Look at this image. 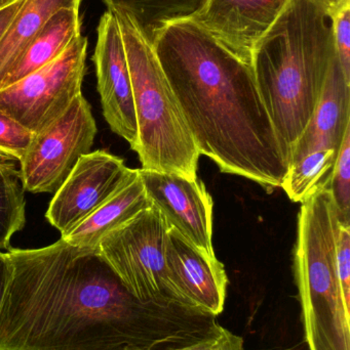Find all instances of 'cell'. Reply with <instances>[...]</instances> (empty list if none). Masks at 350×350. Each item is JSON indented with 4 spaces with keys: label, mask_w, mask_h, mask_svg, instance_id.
Segmentation results:
<instances>
[{
    "label": "cell",
    "mask_w": 350,
    "mask_h": 350,
    "mask_svg": "<svg viewBox=\"0 0 350 350\" xmlns=\"http://www.w3.org/2000/svg\"><path fill=\"white\" fill-rule=\"evenodd\" d=\"M139 170L100 207L61 236L67 244L96 250L102 239L140 212L151 207Z\"/></svg>",
    "instance_id": "14"
},
{
    "label": "cell",
    "mask_w": 350,
    "mask_h": 350,
    "mask_svg": "<svg viewBox=\"0 0 350 350\" xmlns=\"http://www.w3.org/2000/svg\"><path fill=\"white\" fill-rule=\"evenodd\" d=\"M338 152L321 150L289 166L281 187L291 201L302 203L318 187H328Z\"/></svg>",
    "instance_id": "18"
},
{
    "label": "cell",
    "mask_w": 350,
    "mask_h": 350,
    "mask_svg": "<svg viewBox=\"0 0 350 350\" xmlns=\"http://www.w3.org/2000/svg\"><path fill=\"white\" fill-rule=\"evenodd\" d=\"M166 265L172 283L189 308L218 317L224 310L228 278L223 263L168 228Z\"/></svg>",
    "instance_id": "12"
},
{
    "label": "cell",
    "mask_w": 350,
    "mask_h": 350,
    "mask_svg": "<svg viewBox=\"0 0 350 350\" xmlns=\"http://www.w3.org/2000/svg\"><path fill=\"white\" fill-rule=\"evenodd\" d=\"M329 189L341 226H350V129L339 149Z\"/></svg>",
    "instance_id": "20"
},
{
    "label": "cell",
    "mask_w": 350,
    "mask_h": 350,
    "mask_svg": "<svg viewBox=\"0 0 350 350\" xmlns=\"http://www.w3.org/2000/svg\"><path fill=\"white\" fill-rule=\"evenodd\" d=\"M336 256L339 281L345 301L350 306V226H339Z\"/></svg>",
    "instance_id": "24"
},
{
    "label": "cell",
    "mask_w": 350,
    "mask_h": 350,
    "mask_svg": "<svg viewBox=\"0 0 350 350\" xmlns=\"http://www.w3.org/2000/svg\"><path fill=\"white\" fill-rule=\"evenodd\" d=\"M134 172L105 150L90 151L55 191L45 218L63 236L116 193Z\"/></svg>",
    "instance_id": "8"
},
{
    "label": "cell",
    "mask_w": 350,
    "mask_h": 350,
    "mask_svg": "<svg viewBox=\"0 0 350 350\" xmlns=\"http://www.w3.org/2000/svg\"><path fill=\"white\" fill-rule=\"evenodd\" d=\"M82 35L79 8H61L47 21L4 76L0 90L55 61Z\"/></svg>",
    "instance_id": "15"
},
{
    "label": "cell",
    "mask_w": 350,
    "mask_h": 350,
    "mask_svg": "<svg viewBox=\"0 0 350 350\" xmlns=\"http://www.w3.org/2000/svg\"><path fill=\"white\" fill-rule=\"evenodd\" d=\"M24 1L25 0H14L12 3L8 4V6L0 10V38L5 32L8 27L10 26V22L16 16Z\"/></svg>",
    "instance_id": "25"
},
{
    "label": "cell",
    "mask_w": 350,
    "mask_h": 350,
    "mask_svg": "<svg viewBox=\"0 0 350 350\" xmlns=\"http://www.w3.org/2000/svg\"><path fill=\"white\" fill-rule=\"evenodd\" d=\"M168 228L164 215L152 205L111 230L96 250L125 288L142 302L191 308L177 291L168 273Z\"/></svg>",
    "instance_id": "5"
},
{
    "label": "cell",
    "mask_w": 350,
    "mask_h": 350,
    "mask_svg": "<svg viewBox=\"0 0 350 350\" xmlns=\"http://www.w3.org/2000/svg\"><path fill=\"white\" fill-rule=\"evenodd\" d=\"M152 205L164 215L168 228L178 230L191 245L208 255L213 247V199L199 178L139 170Z\"/></svg>",
    "instance_id": "10"
},
{
    "label": "cell",
    "mask_w": 350,
    "mask_h": 350,
    "mask_svg": "<svg viewBox=\"0 0 350 350\" xmlns=\"http://www.w3.org/2000/svg\"><path fill=\"white\" fill-rule=\"evenodd\" d=\"M34 133L0 110V153L20 162L30 148Z\"/></svg>",
    "instance_id": "21"
},
{
    "label": "cell",
    "mask_w": 350,
    "mask_h": 350,
    "mask_svg": "<svg viewBox=\"0 0 350 350\" xmlns=\"http://www.w3.org/2000/svg\"><path fill=\"white\" fill-rule=\"evenodd\" d=\"M8 160H12V158L8 157V156L3 155V154L0 153V163L2 162L8 161Z\"/></svg>",
    "instance_id": "29"
},
{
    "label": "cell",
    "mask_w": 350,
    "mask_h": 350,
    "mask_svg": "<svg viewBox=\"0 0 350 350\" xmlns=\"http://www.w3.org/2000/svg\"><path fill=\"white\" fill-rule=\"evenodd\" d=\"M0 350H164L207 336L217 317L136 298L97 250L63 239L10 248Z\"/></svg>",
    "instance_id": "1"
},
{
    "label": "cell",
    "mask_w": 350,
    "mask_h": 350,
    "mask_svg": "<svg viewBox=\"0 0 350 350\" xmlns=\"http://www.w3.org/2000/svg\"><path fill=\"white\" fill-rule=\"evenodd\" d=\"M113 14L121 27L133 88L138 133L132 150L139 156L142 170L195 180L201 153L153 46L129 16Z\"/></svg>",
    "instance_id": "4"
},
{
    "label": "cell",
    "mask_w": 350,
    "mask_h": 350,
    "mask_svg": "<svg viewBox=\"0 0 350 350\" xmlns=\"http://www.w3.org/2000/svg\"><path fill=\"white\" fill-rule=\"evenodd\" d=\"M12 1H14V0H0V10L5 8V6H8V4L12 3Z\"/></svg>",
    "instance_id": "28"
},
{
    "label": "cell",
    "mask_w": 350,
    "mask_h": 350,
    "mask_svg": "<svg viewBox=\"0 0 350 350\" xmlns=\"http://www.w3.org/2000/svg\"><path fill=\"white\" fill-rule=\"evenodd\" d=\"M20 170L14 160L0 163V249H10V240L26 224V200Z\"/></svg>",
    "instance_id": "19"
},
{
    "label": "cell",
    "mask_w": 350,
    "mask_h": 350,
    "mask_svg": "<svg viewBox=\"0 0 350 350\" xmlns=\"http://www.w3.org/2000/svg\"><path fill=\"white\" fill-rule=\"evenodd\" d=\"M96 135L92 108L80 94L60 118L34 135L20 161L25 191L55 193L78 160L90 153Z\"/></svg>",
    "instance_id": "7"
},
{
    "label": "cell",
    "mask_w": 350,
    "mask_h": 350,
    "mask_svg": "<svg viewBox=\"0 0 350 350\" xmlns=\"http://www.w3.org/2000/svg\"><path fill=\"white\" fill-rule=\"evenodd\" d=\"M334 55L330 14L316 0H291L255 47L251 67L288 164Z\"/></svg>",
    "instance_id": "3"
},
{
    "label": "cell",
    "mask_w": 350,
    "mask_h": 350,
    "mask_svg": "<svg viewBox=\"0 0 350 350\" xmlns=\"http://www.w3.org/2000/svg\"><path fill=\"white\" fill-rule=\"evenodd\" d=\"M88 39L79 35L59 57L0 90V110L34 135L57 120L82 92Z\"/></svg>",
    "instance_id": "6"
},
{
    "label": "cell",
    "mask_w": 350,
    "mask_h": 350,
    "mask_svg": "<svg viewBox=\"0 0 350 350\" xmlns=\"http://www.w3.org/2000/svg\"><path fill=\"white\" fill-rule=\"evenodd\" d=\"M164 350H246L244 339L218 325L207 336L182 347Z\"/></svg>",
    "instance_id": "23"
},
{
    "label": "cell",
    "mask_w": 350,
    "mask_h": 350,
    "mask_svg": "<svg viewBox=\"0 0 350 350\" xmlns=\"http://www.w3.org/2000/svg\"><path fill=\"white\" fill-rule=\"evenodd\" d=\"M151 44L201 155L269 193L281 187L289 164L251 65L192 18L164 27Z\"/></svg>",
    "instance_id": "2"
},
{
    "label": "cell",
    "mask_w": 350,
    "mask_h": 350,
    "mask_svg": "<svg viewBox=\"0 0 350 350\" xmlns=\"http://www.w3.org/2000/svg\"><path fill=\"white\" fill-rule=\"evenodd\" d=\"M109 12L129 16L152 42L162 29L177 21L190 18L205 0H102Z\"/></svg>",
    "instance_id": "17"
},
{
    "label": "cell",
    "mask_w": 350,
    "mask_h": 350,
    "mask_svg": "<svg viewBox=\"0 0 350 350\" xmlns=\"http://www.w3.org/2000/svg\"><path fill=\"white\" fill-rule=\"evenodd\" d=\"M92 61L105 120L132 149L137 141L138 127L131 74L118 21L109 10L99 22Z\"/></svg>",
    "instance_id": "9"
},
{
    "label": "cell",
    "mask_w": 350,
    "mask_h": 350,
    "mask_svg": "<svg viewBox=\"0 0 350 350\" xmlns=\"http://www.w3.org/2000/svg\"><path fill=\"white\" fill-rule=\"evenodd\" d=\"M335 53L347 83L350 84V0H342L329 12Z\"/></svg>",
    "instance_id": "22"
},
{
    "label": "cell",
    "mask_w": 350,
    "mask_h": 350,
    "mask_svg": "<svg viewBox=\"0 0 350 350\" xmlns=\"http://www.w3.org/2000/svg\"><path fill=\"white\" fill-rule=\"evenodd\" d=\"M8 273H10V260H8V254L0 251V302H1L4 288L8 282Z\"/></svg>",
    "instance_id": "26"
},
{
    "label": "cell",
    "mask_w": 350,
    "mask_h": 350,
    "mask_svg": "<svg viewBox=\"0 0 350 350\" xmlns=\"http://www.w3.org/2000/svg\"><path fill=\"white\" fill-rule=\"evenodd\" d=\"M350 129V84L343 75L336 53L316 111L290 155L289 166L321 150L339 151Z\"/></svg>",
    "instance_id": "13"
},
{
    "label": "cell",
    "mask_w": 350,
    "mask_h": 350,
    "mask_svg": "<svg viewBox=\"0 0 350 350\" xmlns=\"http://www.w3.org/2000/svg\"><path fill=\"white\" fill-rule=\"evenodd\" d=\"M318 3L322 4L329 12H332L342 0H316Z\"/></svg>",
    "instance_id": "27"
},
{
    "label": "cell",
    "mask_w": 350,
    "mask_h": 350,
    "mask_svg": "<svg viewBox=\"0 0 350 350\" xmlns=\"http://www.w3.org/2000/svg\"><path fill=\"white\" fill-rule=\"evenodd\" d=\"M291 0H205L192 18L218 43L251 65L259 41Z\"/></svg>",
    "instance_id": "11"
},
{
    "label": "cell",
    "mask_w": 350,
    "mask_h": 350,
    "mask_svg": "<svg viewBox=\"0 0 350 350\" xmlns=\"http://www.w3.org/2000/svg\"><path fill=\"white\" fill-rule=\"evenodd\" d=\"M82 0H25L0 38V84L10 66L47 21L61 8H79Z\"/></svg>",
    "instance_id": "16"
}]
</instances>
